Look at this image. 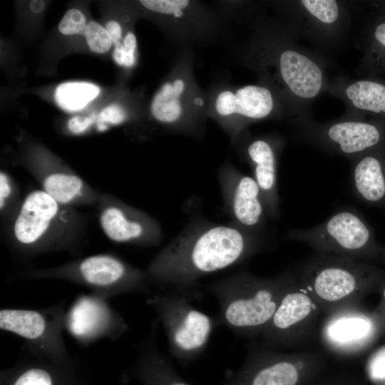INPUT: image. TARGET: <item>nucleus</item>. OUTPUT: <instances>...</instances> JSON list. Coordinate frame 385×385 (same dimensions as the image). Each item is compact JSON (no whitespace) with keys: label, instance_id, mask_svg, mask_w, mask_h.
Listing matches in <instances>:
<instances>
[{"label":"nucleus","instance_id":"26","mask_svg":"<svg viewBox=\"0 0 385 385\" xmlns=\"http://www.w3.org/2000/svg\"><path fill=\"white\" fill-rule=\"evenodd\" d=\"M99 93V87L91 83L66 82L56 88L54 97L62 109L75 112L84 108Z\"/></svg>","mask_w":385,"mask_h":385},{"label":"nucleus","instance_id":"29","mask_svg":"<svg viewBox=\"0 0 385 385\" xmlns=\"http://www.w3.org/2000/svg\"><path fill=\"white\" fill-rule=\"evenodd\" d=\"M12 385H54V379L48 370L36 366L24 370Z\"/></svg>","mask_w":385,"mask_h":385},{"label":"nucleus","instance_id":"35","mask_svg":"<svg viewBox=\"0 0 385 385\" xmlns=\"http://www.w3.org/2000/svg\"><path fill=\"white\" fill-rule=\"evenodd\" d=\"M381 291V301L376 312H374L378 318L382 331H385V279L380 288Z\"/></svg>","mask_w":385,"mask_h":385},{"label":"nucleus","instance_id":"16","mask_svg":"<svg viewBox=\"0 0 385 385\" xmlns=\"http://www.w3.org/2000/svg\"><path fill=\"white\" fill-rule=\"evenodd\" d=\"M323 315L317 339L327 351L338 356L363 353L382 332L376 314L364 309L360 302L340 306Z\"/></svg>","mask_w":385,"mask_h":385},{"label":"nucleus","instance_id":"22","mask_svg":"<svg viewBox=\"0 0 385 385\" xmlns=\"http://www.w3.org/2000/svg\"><path fill=\"white\" fill-rule=\"evenodd\" d=\"M27 168L41 190L63 205H96L98 200L101 192L42 150L31 155Z\"/></svg>","mask_w":385,"mask_h":385},{"label":"nucleus","instance_id":"31","mask_svg":"<svg viewBox=\"0 0 385 385\" xmlns=\"http://www.w3.org/2000/svg\"><path fill=\"white\" fill-rule=\"evenodd\" d=\"M128 111L123 106L113 104L104 108L97 116L98 130L103 131L107 129L108 123L118 125L129 118Z\"/></svg>","mask_w":385,"mask_h":385},{"label":"nucleus","instance_id":"24","mask_svg":"<svg viewBox=\"0 0 385 385\" xmlns=\"http://www.w3.org/2000/svg\"><path fill=\"white\" fill-rule=\"evenodd\" d=\"M350 161L355 196L366 204L385 209V141Z\"/></svg>","mask_w":385,"mask_h":385},{"label":"nucleus","instance_id":"10","mask_svg":"<svg viewBox=\"0 0 385 385\" xmlns=\"http://www.w3.org/2000/svg\"><path fill=\"white\" fill-rule=\"evenodd\" d=\"M289 240L302 242L317 255L370 262L379 259L382 247L372 227L354 208L340 209L321 224L307 229H292Z\"/></svg>","mask_w":385,"mask_h":385},{"label":"nucleus","instance_id":"21","mask_svg":"<svg viewBox=\"0 0 385 385\" xmlns=\"http://www.w3.org/2000/svg\"><path fill=\"white\" fill-rule=\"evenodd\" d=\"M107 298L95 293L78 294L66 310L65 330L86 346L100 339L115 341L129 330L123 316Z\"/></svg>","mask_w":385,"mask_h":385},{"label":"nucleus","instance_id":"38","mask_svg":"<svg viewBox=\"0 0 385 385\" xmlns=\"http://www.w3.org/2000/svg\"><path fill=\"white\" fill-rule=\"evenodd\" d=\"M379 12L385 14V3L381 4V7L379 9Z\"/></svg>","mask_w":385,"mask_h":385},{"label":"nucleus","instance_id":"9","mask_svg":"<svg viewBox=\"0 0 385 385\" xmlns=\"http://www.w3.org/2000/svg\"><path fill=\"white\" fill-rule=\"evenodd\" d=\"M143 8L159 17L178 52L215 45L229 39V24L213 4L196 0H141Z\"/></svg>","mask_w":385,"mask_h":385},{"label":"nucleus","instance_id":"14","mask_svg":"<svg viewBox=\"0 0 385 385\" xmlns=\"http://www.w3.org/2000/svg\"><path fill=\"white\" fill-rule=\"evenodd\" d=\"M309 143L350 160L385 141V119L346 115L328 123L306 118L296 122Z\"/></svg>","mask_w":385,"mask_h":385},{"label":"nucleus","instance_id":"12","mask_svg":"<svg viewBox=\"0 0 385 385\" xmlns=\"http://www.w3.org/2000/svg\"><path fill=\"white\" fill-rule=\"evenodd\" d=\"M322 314L295 272L294 278L260 337L261 344L278 351L305 347L317 339Z\"/></svg>","mask_w":385,"mask_h":385},{"label":"nucleus","instance_id":"6","mask_svg":"<svg viewBox=\"0 0 385 385\" xmlns=\"http://www.w3.org/2000/svg\"><path fill=\"white\" fill-rule=\"evenodd\" d=\"M323 314L379 289L385 271L368 262L315 255L295 272Z\"/></svg>","mask_w":385,"mask_h":385},{"label":"nucleus","instance_id":"32","mask_svg":"<svg viewBox=\"0 0 385 385\" xmlns=\"http://www.w3.org/2000/svg\"><path fill=\"white\" fill-rule=\"evenodd\" d=\"M371 375L377 379L385 378V347L379 349L371 358L369 364Z\"/></svg>","mask_w":385,"mask_h":385},{"label":"nucleus","instance_id":"3","mask_svg":"<svg viewBox=\"0 0 385 385\" xmlns=\"http://www.w3.org/2000/svg\"><path fill=\"white\" fill-rule=\"evenodd\" d=\"M9 222L10 246L22 257L77 252L86 226L83 214L41 189L29 192Z\"/></svg>","mask_w":385,"mask_h":385},{"label":"nucleus","instance_id":"13","mask_svg":"<svg viewBox=\"0 0 385 385\" xmlns=\"http://www.w3.org/2000/svg\"><path fill=\"white\" fill-rule=\"evenodd\" d=\"M66 310L61 304L39 309H1L0 329L22 338L31 354L63 362L68 351L63 337Z\"/></svg>","mask_w":385,"mask_h":385},{"label":"nucleus","instance_id":"27","mask_svg":"<svg viewBox=\"0 0 385 385\" xmlns=\"http://www.w3.org/2000/svg\"><path fill=\"white\" fill-rule=\"evenodd\" d=\"M19 192L14 180L11 175L1 170L0 173V210L4 218L9 220L17 210Z\"/></svg>","mask_w":385,"mask_h":385},{"label":"nucleus","instance_id":"36","mask_svg":"<svg viewBox=\"0 0 385 385\" xmlns=\"http://www.w3.org/2000/svg\"><path fill=\"white\" fill-rule=\"evenodd\" d=\"M30 8L34 13H39L43 10L44 3L43 1H31L30 3Z\"/></svg>","mask_w":385,"mask_h":385},{"label":"nucleus","instance_id":"1","mask_svg":"<svg viewBox=\"0 0 385 385\" xmlns=\"http://www.w3.org/2000/svg\"><path fill=\"white\" fill-rule=\"evenodd\" d=\"M249 26V36L230 48L232 61L253 71L287 115L307 118V108L329 86L324 61L300 46L277 17L267 18L262 11Z\"/></svg>","mask_w":385,"mask_h":385},{"label":"nucleus","instance_id":"30","mask_svg":"<svg viewBox=\"0 0 385 385\" xmlns=\"http://www.w3.org/2000/svg\"><path fill=\"white\" fill-rule=\"evenodd\" d=\"M86 24L83 14L76 9H71L65 13L58 24V29L65 35L83 34Z\"/></svg>","mask_w":385,"mask_h":385},{"label":"nucleus","instance_id":"25","mask_svg":"<svg viewBox=\"0 0 385 385\" xmlns=\"http://www.w3.org/2000/svg\"><path fill=\"white\" fill-rule=\"evenodd\" d=\"M359 71L364 76H385V14L377 12L368 23Z\"/></svg>","mask_w":385,"mask_h":385},{"label":"nucleus","instance_id":"34","mask_svg":"<svg viewBox=\"0 0 385 385\" xmlns=\"http://www.w3.org/2000/svg\"><path fill=\"white\" fill-rule=\"evenodd\" d=\"M106 29L108 32L112 43L115 47L123 44L125 37L122 36V29L120 25L115 21H110L106 24ZM126 36V35H125Z\"/></svg>","mask_w":385,"mask_h":385},{"label":"nucleus","instance_id":"17","mask_svg":"<svg viewBox=\"0 0 385 385\" xmlns=\"http://www.w3.org/2000/svg\"><path fill=\"white\" fill-rule=\"evenodd\" d=\"M269 4L296 37L304 36L322 45L339 38L346 27V9L341 1L301 0Z\"/></svg>","mask_w":385,"mask_h":385},{"label":"nucleus","instance_id":"8","mask_svg":"<svg viewBox=\"0 0 385 385\" xmlns=\"http://www.w3.org/2000/svg\"><path fill=\"white\" fill-rule=\"evenodd\" d=\"M206 91L208 118L227 135L230 143L250 125L287 115L276 95L260 83L240 86L222 78L215 81Z\"/></svg>","mask_w":385,"mask_h":385},{"label":"nucleus","instance_id":"15","mask_svg":"<svg viewBox=\"0 0 385 385\" xmlns=\"http://www.w3.org/2000/svg\"><path fill=\"white\" fill-rule=\"evenodd\" d=\"M242 369L229 385H297L303 374L318 366L324 351L286 352L252 343Z\"/></svg>","mask_w":385,"mask_h":385},{"label":"nucleus","instance_id":"2","mask_svg":"<svg viewBox=\"0 0 385 385\" xmlns=\"http://www.w3.org/2000/svg\"><path fill=\"white\" fill-rule=\"evenodd\" d=\"M267 247L265 235L250 233L230 223L195 217L145 271L150 284L197 299L202 295L201 278L238 265Z\"/></svg>","mask_w":385,"mask_h":385},{"label":"nucleus","instance_id":"19","mask_svg":"<svg viewBox=\"0 0 385 385\" xmlns=\"http://www.w3.org/2000/svg\"><path fill=\"white\" fill-rule=\"evenodd\" d=\"M284 143L277 134L253 135L247 130L230 143L239 158L250 166L272 220L280 216L277 170Z\"/></svg>","mask_w":385,"mask_h":385},{"label":"nucleus","instance_id":"18","mask_svg":"<svg viewBox=\"0 0 385 385\" xmlns=\"http://www.w3.org/2000/svg\"><path fill=\"white\" fill-rule=\"evenodd\" d=\"M217 179L229 223L250 233L264 235L268 216L255 179L240 171L230 159L219 167Z\"/></svg>","mask_w":385,"mask_h":385},{"label":"nucleus","instance_id":"23","mask_svg":"<svg viewBox=\"0 0 385 385\" xmlns=\"http://www.w3.org/2000/svg\"><path fill=\"white\" fill-rule=\"evenodd\" d=\"M348 108L346 115L385 119V76H364L359 79L337 81L328 88Z\"/></svg>","mask_w":385,"mask_h":385},{"label":"nucleus","instance_id":"28","mask_svg":"<svg viewBox=\"0 0 385 385\" xmlns=\"http://www.w3.org/2000/svg\"><path fill=\"white\" fill-rule=\"evenodd\" d=\"M83 34L90 49L98 53L107 52L113 43L107 30L93 21L87 23Z\"/></svg>","mask_w":385,"mask_h":385},{"label":"nucleus","instance_id":"11","mask_svg":"<svg viewBox=\"0 0 385 385\" xmlns=\"http://www.w3.org/2000/svg\"><path fill=\"white\" fill-rule=\"evenodd\" d=\"M192 300L170 290L150 294L146 299L164 327L170 354L183 364L204 352L213 329L219 325L217 317L199 311L191 305Z\"/></svg>","mask_w":385,"mask_h":385},{"label":"nucleus","instance_id":"4","mask_svg":"<svg viewBox=\"0 0 385 385\" xmlns=\"http://www.w3.org/2000/svg\"><path fill=\"white\" fill-rule=\"evenodd\" d=\"M294 277L291 270L267 278L240 270L214 282L207 289L219 304V325L240 337H260Z\"/></svg>","mask_w":385,"mask_h":385},{"label":"nucleus","instance_id":"37","mask_svg":"<svg viewBox=\"0 0 385 385\" xmlns=\"http://www.w3.org/2000/svg\"><path fill=\"white\" fill-rule=\"evenodd\" d=\"M379 260L385 264V246L382 247Z\"/></svg>","mask_w":385,"mask_h":385},{"label":"nucleus","instance_id":"7","mask_svg":"<svg viewBox=\"0 0 385 385\" xmlns=\"http://www.w3.org/2000/svg\"><path fill=\"white\" fill-rule=\"evenodd\" d=\"M27 276L76 283L107 299L128 293H151L145 270L108 253L90 255L56 267L31 269Z\"/></svg>","mask_w":385,"mask_h":385},{"label":"nucleus","instance_id":"33","mask_svg":"<svg viewBox=\"0 0 385 385\" xmlns=\"http://www.w3.org/2000/svg\"><path fill=\"white\" fill-rule=\"evenodd\" d=\"M97 115L92 113L87 117L75 116L71 118L68 123L69 130L75 133L79 134L85 131L91 125L96 121Z\"/></svg>","mask_w":385,"mask_h":385},{"label":"nucleus","instance_id":"20","mask_svg":"<svg viewBox=\"0 0 385 385\" xmlns=\"http://www.w3.org/2000/svg\"><path fill=\"white\" fill-rule=\"evenodd\" d=\"M95 206L100 227L111 241L146 247L160 244V225L144 211L106 193H101Z\"/></svg>","mask_w":385,"mask_h":385},{"label":"nucleus","instance_id":"5","mask_svg":"<svg viewBox=\"0 0 385 385\" xmlns=\"http://www.w3.org/2000/svg\"><path fill=\"white\" fill-rule=\"evenodd\" d=\"M207 108V91L195 75L193 50L179 51L151 100V117L170 133L202 139L209 118Z\"/></svg>","mask_w":385,"mask_h":385}]
</instances>
